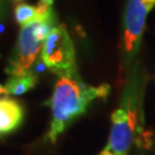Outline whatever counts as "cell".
I'll list each match as a JSON object with an SVG mask.
<instances>
[{"label":"cell","mask_w":155,"mask_h":155,"mask_svg":"<svg viewBox=\"0 0 155 155\" xmlns=\"http://www.w3.org/2000/svg\"><path fill=\"white\" fill-rule=\"evenodd\" d=\"M109 93L110 86L108 84L93 86L85 84L79 77H59L52 97L46 102L52 111L46 140L52 144L56 143L70 124L86 113L92 101L106 99Z\"/></svg>","instance_id":"cell-1"},{"label":"cell","mask_w":155,"mask_h":155,"mask_svg":"<svg viewBox=\"0 0 155 155\" xmlns=\"http://www.w3.org/2000/svg\"><path fill=\"white\" fill-rule=\"evenodd\" d=\"M56 16L21 27L15 47L8 60L5 71L9 76H17L31 70L37 56L40 54L43 45L52 29L56 27Z\"/></svg>","instance_id":"cell-2"},{"label":"cell","mask_w":155,"mask_h":155,"mask_svg":"<svg viewBox=\"0 0 155 155\" xmlns=\"http://www.w3.org/2000/svg\"><path fill=\"white\" fill-rule=\"evenodd\" d=\"M40 60L59 77H79L75 46L64 24H58L52 29L43 45Z\"/></svg>","instance_id":"cell-3"},{"label":"cell","mask_w":155,"mask_h":155,"mask_svg":"<svg viewBox=\"0 0 155 155\" xmlns=\"http://www.w3.org/2000/svg\"><path fill=\"white\" fill-rule=\"evenodd\" d=\"M155 0H127L123 22V54L129 66L138 54L145 24Z\"/></svg>","instance_id":"cell-4"},{"label":"cell","mask_w":155,"mask_h":155,"mask_svg":"<svg viewBox=\"0 0 155 155\" xmlns=\"http://www.w3.org/2000/svg\"><path fill=\"white\" fill-rule=\"evenodd\" d=\"M111 130L109 140L105 148L118 155H127L134 138L143 133V127L129 116L123 107L117 108L111 114Z\"/></svg>","instance_id":"cell-5"},{"label":"cell","mask_w":155,"mask_h":155,"mask_svg":"<svg viewBox=\"0 0 155 155\" xmlns=\"http://www.w3.org/2000/svg\"><path fill=\"white\" fill-rule=\"evenodd\" d=\"M24 121V107L17 100L0 98V138L9 136L22 125Z\"/></svg>","instance_id":"cell-6"},{"label":"cell","mask_w":155,"mask_h":155,"mask_svg":"<svg viewBox=\"0 0 155 155\" xmlns=\"http://www.w3.org/2000/svg\"><path fill=\"white\" fill-rule=\"evenodd\" d=\"M37 83H38V76L36 75L35 71L30 70V71L24 72L22 75L9 76L5 86L8 94L20 97V95H23L27 92L35 89Z\"/></svg>","instance_id":"cell-7"},{"label":"cell","mask_w":155,"mask_h":155,"mask_svg":"<svg viewBox=\"0 0 155 155\" xmlns=\"http://www.w3.org/2000/svg\"><path fill=\"white\" fill-rule=\"evenodd\" d=\"M14 17L17 24H20L21 27L37 21L36 6L29 4H17L14 9Z\"/></svg>","instance_id":"cell-8"},{"label":"cell","mask_w":155,"mask_h":155,"mask_svg":"<svg viewBox=\"0 0 155 155\" xmlns=\"http://www.w3.org/2000/svg\"><path fill=\"white\" fill-rule=\"evenodd\" d=\"M4 12H5V0H0V21L4 16Z\"/></svg>","instance_id":"cell-9"},{"label":"cell","mask_w":155,"mask_h":155,"mask_svg":"<svg viewBox=\"0 0 155 155\" xmlns=\"http://www.w3.org/2000/svg\"><path fill=\"white\" fill-rule=\"evenodd\" d=\"M99 155H118V154H115V153H113V152H110V150H104L101 153H100Z\"/></svg>","instance_id":"cell-10"},{"label":"cell","mask_w":155,"mask_h":155,"mask_svg":"<svg viewBox=\"0 0 155 155\" xmlns=\"http://www.w3.org/2000/svg\"><path fill=\"white\" fill-rule=\"evenodd\" d=\"M1 94H8V92H7L6 86H4V85L0 84V95H1Z\"/></svg>","instance_id":"cell-11"},{"label":"cell","mask_w":155,"mask_h":155,"mask_svg":"<svg viewBox=\"0 0 155 155\" xmlns=\"http://www.w3.org/2000/svg\"><path fill=\"white\" fill-rule=\"evenodd\" d=\"M16 1H20V0H16Z\"/></svg>","instance_id":"cell-12"}]
</instances>
